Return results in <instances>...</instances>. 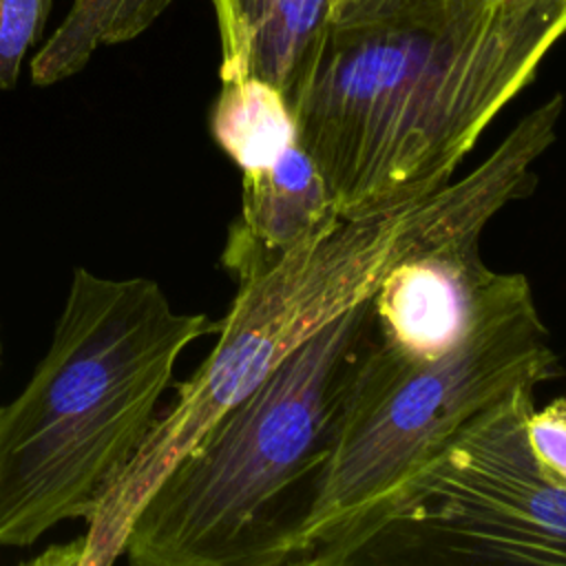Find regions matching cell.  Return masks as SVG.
I'll list each match as a JSON object with an SVG mask.
<instances>
[{"label":"cell","instance_id":"obj_1","mask_svg":"<svg viewBox=\"0 0 566 566\" xmlns=\"http://www.w3.org/2000/svg\"><path fill=\"white\" fill-rule=\"evenodd\" d=\"M562 111L557 93L526 113L467 177L422 197L340 217L276 265L237 279L214 347L177 387L172 405L155 418L133 460L86 515V533L75 539V564L117 562L133 517L168 469L292 352L367 301L394 263L482 232L504 206L528 197L537 184L533 164L555 144Z\"/></svg>","mask_w":566,"mask_h":566},{"label":"cell","instance_id":"obj_2","mask_svg":"<svg viewBox=\"0 0 566 566\" xmlns=\"http://www.w3.org/2000/svg\"><path fill=\"white\" fill-rule=\"evenodd\" d=\"M564 35L566 0H484L436 22L334 29L292 111L340 217L449 184Z\"/></svg>","mask_w":566,"mask_h":566},{"label":"cell","instance_id":"obj_3","mask_svg":"<svg viewBox=\"0 0 566 566\" xmlns=\"http://www.w3.org/2000/svg\"><path fill=\"white\" fill-rule=\"evenodd\" d=\"M378 343L371 296L292 352L168 469L130 522L133 566H294Z\"/></svg>","mask_w":566,"mask_h":566},{"label":"cell","instance_id":"obj_4","mask_svg":"<svg viewBox=\"0 0 566 566\" xmlns=\"http://www.w3.org/2000/svg\"><path fill=\"white\" fill-rule=\"evenodd\" d=\"M217 329L153 279L75 268L44 358L0 407V546L86 520L148 436L181 352Z\"/></svg>","mask_w":566,"mask_h":566},{"label":"cell","instance_id":"obj_5","mask_svg":"<svg viewBox=\"0 0 566 566\" xmlns=\"http://www.w3.org/2000/svg\"><path fill=\"white\" fill-rule=\"evenodd\" d=\"M562 376L531 285L489 310L462 343L413 363L380 334L307 517L294 566H345L402 486L480 411L520 385Z\"/></svg>","mask_w":566,"mask_h":566},{"label":"cell","instance_id":"obj_6","mask_svg":"<svg viewBox=\"0 0 566 566\" xmlns=\"http://www.w3.org/2000/svg\"><path fill=\"white\" fill-rule=\"evenodd\" d=\"M535 385L471 418L396 495L345 566H566V489L526 442Z\"/></svg>","mask_w":566,"mask_h":566},{"label":"cell","instance_id":"obj_7","mask_svg":"<svg viewBox=\"0 0 566 566\" xmlns=\"http://www.w3.org/2000/svg\"><path fill=\"white\" fill-rule=\"evenodd\" d=\"M480 234H462L407 254L387 270L371 294V307L389 349L413 363L440 358L462 343L489 310L528 287L520 272L486 268Z\"/></svg>","mask_w":566,"mask_h":566},{"label":"cell","instance_id":"obj_8","mask_svg":"<svg viewBox=\"0 0 566 566\" xmlns=\"http://www.w3.org/2000/svg\"><path fill=\"white\" fill-rule=\"evenodd\" d=\"M340 212L310 153L294 144L272 166L243 172L241 212L228 230L221 265L243 279L327 232Z\"/></svg>","mask_w":566,"mask_h":566},{"label":"cell","instance_id":"obj_9","mask_svg":"<svg viewBox=\"0 0 566 566\" xmlns=\"http://www.w3.org/2000/svg\"><path fill=\"white\" fill-rule=\"evenodd\" d=\"M352 0H210L221 42V82L256 77L290 106Z\"/></svg>","mask_w":566,"mask_h":566},{"label":"cell","instance_id":"obj_10","mask_svg":"<svg viewBox=\"0 0 566 566\" xmlns=\"http://www.w3.org/2000/svg\"><path fill=\"white\" fill-rule=\"evenodd\" d=\"M210 133L241 172L268 168L298 144L296 115L287 97L256 77L221 82L210 111Z\"/></svg>","mask_w":566,"mask_h":566},{"label":"cell","instance_id":"obj_11","mask_svg":"<svg viewBox=\"0 0 566 566\" xmlns=\"http://www.w3.org/2000/svg\"><path fill=\"white\" fill-rule=\"evenodd\" d=\"M172 0H73L71 11L31 60V80L49 86L80 73L99 46L144 33Z\"/></svg>","mask_w":566,"mask_h":566},{"label":"cell","instance_id":"obj_12","mask_svg":"<svg viewBox=\"0 0 566 566\" xmlns=\"http://www.w3.org/2000/svg\"><path fill=\"white\" fill-rule=\"evenodd\" d=\"M484 0H352L334 29L405 27L469 11Z\"/></svg>","mask_w":566,"mask_h":566},{"label":"cell","instance_id":"obj_13","mask_svg":"<svg viewBox=\"0 0 566 566\" xmlns=\"http://www.w3.org/2000/svg\"><path fill=\"white\" fill-rule=\"evenodd\" d=\"M53 0H0V91L18 84L27 51L40 40Z\"/></svg>","mask_w":566,"mask_h":566},{"label":"cell","instance_id":"obj_14","mask_svg":"<svg viewBox=\"0 0 566 566\" xmlns=\"http://www.w3.org/2000/svg\"><path fill=\"white\" fill-rule=\"evenodd\" d=\"M526 442L539 471L566 489V396L526 418Z\"/></svg>","mask_w":566,"mask_h":566},{"label":"cell","instance_id":"obj_15","mask_svg":"<svg viewBox=\"0 0 566 566\" xmlns=\"http://www.w3.org/2000/svg\"><path fill=\"white\" fill-rule=\"evenodd\" d=\"M0 363H2V338H0Z\"/></svg>","mask_w":566,"mask_h":566}]
</instances>
